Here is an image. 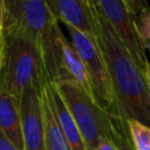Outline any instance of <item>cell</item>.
Returning a JSON list of instances; mask_svg holds the SVG:
<instances>
[{"mask_svg":"<svg viewBox=\"0 0 150 150\" xmlns=\"http://www.w3.org/2000/svg\"><path fill=\"white\" fill-rule=\"evenodd\" d=\"M95 41L104 59L120 116L150 128V89L144 71L98 8L91 7Z\"/></svg>","mask_w":150,"mask_h":150,"instance_id":"obj_1","label":"cell"},{"mask_svg":"<svg viewBox=\"0 0 150 150\" xmlns=\"http://www.w3.org/2000/svg\"><path fill=\"white\" fill-rule=\"evenodd\" d=\"M4 32L20 35L39 50L47 83L67 79L61 60L59 21L45 0H5Z\"/></svg>","mask_w":150,"mask_h":150,"instance_id":"obj_2","label":"cell"},{"mask_svg":"<svg viewBox=\"0 0 150 150\" xmlns=\"http://www.w3.org/2000/svg\"><path fill=\"white\" fill-rule=\"evenodd\" d=\"M45 84L43 62L36 47L20 35L1 30L0 89L20 100L27 88Z\"/></svg>","mask_w":150,"mask_h":150,"instance_id":"obj_3","label":"cell"},{"mask_svg":"<svg viewBox=\"0 0 150 150\" xmlns=\"http://www.w3.org/2000/svg\"><path fill=\"white\" fill-rule=\"evenodd\" d=\"M54 86L73 116L88 150H97L102 138L111 137V115L71 79L59 80Z\"/></svg>","mask_w":150,"mask_h":150,"instance_id":"obj_4","label":"cell"},{"mask_svg":"<svg viewBox=\"0 0 150 150\" xmlns=\"http://www.w3.org/2000/svg\"><path fill=\"white\" fill-rule=\"evenodd\" d=\"M66 27L70 35V42L86 67L96 101L111 116L121 117L108 69L95 38H91L73 27Z\"/></svg>","mask_w":150,"mask_h":150,"instance_id":"obj_5","label":"cell"},{"mask_svg":"<svg viewBox=\"0 0 150 150\" xmlns=\"http://www.w3.org/2000/svg\"><path fill=\"white\" fill-rule=\"evenodd\" d=\"M97 8L111 25L115 33L132 55L135 62L144 71L149 61L137 35L136 18L131 14L124 0H97Z\"/></svg>","mask_w":150,"mask_h":150,"instance_id":"obj_6","label":"cell"},{"mask_svg":"<svg viewBox=\"0 0 150 150\" xmlns=\"http://www.w3.org/2000/svg\"><path fill=\"white\" fill-rule=\"evenodd\" d=\"M20 116L25 150H47L42 115V87L33 86L22 93Z\"/></svg>","mask_w":150,"mask_h":150,"instance_id":"obj_7","label":"cell"},{"mask_svg":"<svg viewBox=\"0 0 150 150\" xmlns=\"http://www.w3.org/2000/svg\"><path fill=\"white\" fill-rule=\"evenodd\" d=\"M57 21L95 38L91 7L82 0H45Z\"/></svg>","mask_w":150,"mask_h":150,"instance_id":"obj_8","label":"cell"},{"mask_svg":"<svg viewBox=\"0 0 150 150\" xmlns=\"http://www.w3.org/2000/svg\"><path fill=\"white\" fill-rule=\"evenodd\" d=\"M43 90L48 97L50 107L55 114V117L60 124V128L66 137V141L69 145L70 150H88L84 139L70 115L66 103L63 102L62 97L60 96L57 89L55 88L54 83H47L43 86Z\"/></svg>","mask_w":150,"mask_h":150,"instance_id":"obj_9","label":"cell"},{"mask_svg":"<svg viewBox=\"0 0 150 150\" xmlns=\"http://www.w3.org/2000/svg\"><path fill=\"white\" fill-rule=\"evenodd\" d=\"M0 131L9 139V142L18 150H25L22 128H21V116H20V100L1 89H0Z\"/></svg>","mask_w":150,"mask_h":150,"instance_id":"obj_10","label":"cell"},{"mask_svg":"<svg viewBox=\"0 0 150 150\" xmlns=\"http://www.w3.org/2000/svg\"><path fill=\"white\" fill-rule=\"evenodd\" d=\"M61 45V60H62V67L66 74L67 79H71L75 81L80 87H82L89 95L94 96L90 80L88 76V73L86 70V67L79 56L77 52L73 47L71 42L68 41L64 35L62 34L60 39ZM95 97V96H94Z\"/></svg>","mask_w":150,"mask_h":150,"instance_id":"obj_11","label":"cell"},{"mask_svg":"<svg viewBox=\"0 0 150 150\" xmlns=\"http://www.w3.org/2000/svg\"><path fill=\"white\" fill-rule=\"evenodd\" d=\"M42 115L47 150H70L42 87Z\"/></svg>","mask_w":150,"mask_h":150,"instance_id":"obj_12","label":"cell"},{"mask_svg":"<svg viewBox=\"0 0 150 150\" xmlns=\"http://www.w3.org/2000/svg\"><path fill=\"white\" fill-rule=\"evenodd\" d=\"M110 135L118 150H135L127 121L118 116H111Z\"/></svg>","mask_w":150,"mask_h":150,"instance_id":"obj_13","label":"cell"},{"mask_svg":"<svg viewBox=\"0 0 150 150\" xmlns=\"http://www.w3.org/2000/svg\"><path fill=\"white\" fill-rule=\"evenodd\" d=\"M127 124L135 150H150V128L135 120H128Z\"/></svg>","mask_w":150,"mask_h":150,"instance_id":"obj_14","label":"cell"},{"mask_svg":"<svg viewBox=\"0 0 150 150\" xmlns=\"http://www.w3.org/2000/svg\"><path fill=\"white\" fill-rule=\"evenodd\" d=\"M136 30L143 48L150 52V7L142 9L136 16Z\"/></svg>","mask_w":150,"mask_h":150,"instance_id":"obj_15","label":"cell"},{"mask_svg":"<svg viewBox=\"0 0 150 150\" xmlns=\"http://www.w3.org/2000/svg\"><path fill=\"white\" fill-rule=\"evenodd\" d=\"M124 2H125V5L128 6L129 11L131 12V14H132L135 18L138 15V13H139L142 9L149 7L146 0H124Z\"/></svg>","mask_w":150,"mask_h":150,"instance_id":"obj_16","label":"cell"},{"mask_svg":"<svg viewBox=\"0 0 150 150\" xmlns=\"http://www.w3.org/2000/svg\"><path fill=\"white\" fill-rule=\"evenodd\" d=\"M97 150H118V149H117V146L114 143L111 137H105V138H102L100 141Z\"/></svg>","mask_w":150,"mask_h":150,"instance_id":"obj_17","label":"cell"},{"mask_svg":"<svg viewBox=\"0 0 150 150\" xmlns=\"http://www.w3.org/2000/svg\"><path fill=\"white\" fill-rule=\"evenodd\" d=\"M0 150H18L1 131H0Z\"/></svg>","mask_w":150,"mask_h":150,"instance_id":"obj_18","label":"cell"},{"mask_svg":"<svg viewBox=\"0 0 150 150\" xmlns=\"http://www.w3.org/2000/svg\"><path fill=\"white\" fill-rule=\"evenodd\" d=\"M4 19H5V0H0V32L4 27Z\"/></svg>","mask_w":150,"mask_h":150,"instance_id":"obj_19","label":"cell"},{"mask_svg":"<svg viewBox=\"0 0 150 150\" xmlns=\"http://www.w3.org/2000/svg\"><path fill=\"white\" fill-rule=\"evenodd\" d=\"M144 75H145V79H146V82H148V86H149V89H150V62H148V64L145 67Z\"/></svg>","mask_w":150,"mask_h":150,"instance_id":"obj_20","label":"cell"},{"mask_svg":"<svg viewBox=\"0 0 150 150\" xmlns=\"http://www.w3.org/2000/svg\"><path fill=\"white\" fill-rule=\"evenodd\" d=\"M88 2H89V6H90V7H95V8H97V6H98L97 0H88Z\"/></svg>","mask_w":150,"mask_h":150,"instance_id":"obj_21","label":"cell"},{"mask_svg":"<svg viewBox=\"0 0 150 150\" xmlns=\"http://www.w3.org/2000/svg\"><path fill=\"white\" fill-rule=\"evenodd\" d=\"M0 55H1V32H0Z\"/></svg>","mask_w":150,"mask_h":150,"instance_id":"obj_22","label":"cell"},{"mask_svg":"<svg viewBox=\"0 0 150 150\" xmlns=\"http://www.w3.org/2000/svg\"><path fill=\"white\" fill-rule=\"evenodd\" d=\"M82 1H83V2H86V4H88V5H89V2H88V0H82Z\"/></svg>","mask_w":150,"mask_h":150,"instance_id":"obj_23","label":"cell"}]
</instances>
